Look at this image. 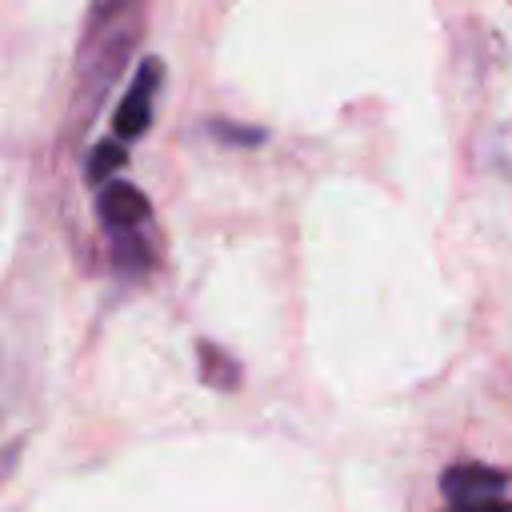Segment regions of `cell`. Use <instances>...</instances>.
<instances>
[{"mask_svg": "<svg viewBox=\"0 0 512 512\" xmlns=\"http://www.w3.org/2000/svg\"><path fill=\"white\" fill-rule=\"evenodd\" d=\"M440 488H444V496H448L452 508H468V504L496 500L508 488V476L496 472V468H488V464H452L440 476Z\"/></svg>", "mask_w": 512, "mask_h": 512, "instance_id": "cell-3", "label": "cell"}, {"mask_svg": "<svg viewBox=\"0 0 512 512\" xmlns=\"http://www.w3.org/2000/svg\"><path fill=\"white\" fill-rule=\"evenodd\" d=\"M96 212H100V220H104V228H108L112 236H128V232H136V228L152 216L144 192H140L136 184H124V180H108V184L100 188Z\"/></svg>", "mask_w": 512, "mask_h": 512, "instance_id": "cell-4", "label": "cell"}, {"mask_svg": "<svg viewBox=\"0 0 512 512\" xmlns=\"http://www.w3.org/2000/svg\"><path fill=\"white\" fill-rule=\"evenodd\" d=\"M124 164V140H104V144H96L92 148V156H88V164H84V180L88 184H104L116 168Z\"/></svg>", "mask_w": 512, "mask_h": 512, "instance_id": "cell-5", "label": "cell"}, {"mask_svg": "<svg viewBox=\"0 0 512 512\" xmlns=\"http://www.w3.org/2000/svg\"><path fill=\"white\" fill-rule=\"evenodd\" d=\"M124 4H136V0H92V12H112V8H124Z\"/></svg>", "mask_w": 512, "mask_h": 512, "instance_id": "cell-7", "label": "cell"}, {"mask_svg": "<svg viewBox=\"0 0 512 512\" xmlns=\"http://www.w3.org/2000/svg\"><path fill=\"white\" fill-rule=\"evenodd\" d=\"M452 512H512V500H484V504H468V508H452Z\"/></svg>", "mask_w": 512, "mask_h": 512, "instance_id": "cell-6", "label": "cell"}, {"mask_svg": "<svg viewBox=\"0 0 512 512\" xmlns=\"http://www.w3.org/2000/svg\"><path fill=\"white\" fill-rule=\"evenodd\" d=\"M136 28H140L136 4H124V8H112V12H92V28H88V36L80 44V60H76L84 100L100 104L108 84L124 72L128 52L136 44Z\"/></svg>", "mask_w": 512, "mask_h": 512, "instance_id": "cell-1", "label": "cell"}, {"mask_svg": "<svg viewBox=\"0 0 512 512\" xmlns=\"http://www.w3.org/2000/svg\"><path fill=\"white\" fill-rule=\"evenodd\" d=\"M156 88H160V60H140V68H136L128 92H124V100H120V108H116V116H112V136H116V140L132 144V140H140V136L148 132Z\"/></svg>", "mask_w": 512, "mask_h": 512, "instance_id": "cell-2", "label": "cell"}]
</instances>
